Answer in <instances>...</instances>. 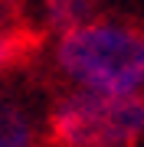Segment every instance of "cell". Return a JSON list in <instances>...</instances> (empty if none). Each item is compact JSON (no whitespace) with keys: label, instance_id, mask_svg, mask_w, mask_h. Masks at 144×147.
<instances>
[{"label":"cell","instance_id":"1","mask_svg":"<svg viewBox=\"0 0 144 147\" xmlns=\"http://www.w3.org/2000/svg\"><path fill=\"white\" fill-rule=\"evenodd\" d=\"M53 65L75 92L144 95V30L95 16L56 36Z\"/></svg>","mask_w":144,"mask_h":147},{"label":"cell","instance_id":"2","mask_svg":"<svg viewBox=\"0 0 144 147\" xmlns=\"http://www.w3.org/2000/svg\"><path fill=\"white\" fill-rule=\"evenodd\" d=\"M56 147H134L144 137V95L62 92L49 111Z\"/></svg>","mask_w":144,"mask_h":147},{"label":"cell","instance_id":"3","mask_svg":"<svg viewBox=\"0 0 144 147\" xmlns=\"http://www.w3.org/2000/svg\"><path fill=\"white\" fill-rule=\"evenodd\" d=\"M36 118L26 105L0 98V147H36Z\"/></svg>","mask_w":144,"mask_h":147},{"label":"cell","instance_id":"4","mask_svg":"<svg viewBox=\"0 0 144 147\" xmlns=\"http://www.w3.org/2000/svg\"><path fill=\"white\" fill-rule=\"evenodd\" d=\"M43 26L56 36L79 30L82 23L95 20V0H39Z\"/></svg>","mask_w":144,"mask_h":147},{"label":"cell","instance_id":"5","mask_svg":"<svg viewBox=\"0 0 144 147\" xmlns=\"http://www.w3.org/2000/svg\"><path fill=\"white\" fill-rule=\"evenodd\" d=\"M16 56H20V46H16V39L10 33H0V72L3 69H10L16 62Z\"/></svg>","mask_w":144,"mask_h":147}]
</instances>
